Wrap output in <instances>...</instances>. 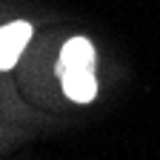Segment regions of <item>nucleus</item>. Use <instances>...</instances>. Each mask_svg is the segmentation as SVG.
Here are the masks:
<instances>
[{
    "mask_svg": "<svg viewBox=\"0 0 160 160\" xmlns=\"http://www.w3.org/2000/svg\"><path fill=\"white\" fill-rule=\"evenodd\" d=\"M29 37H32V26L26 20H12V23L0 26V72H6L17 63Z\"/></svg>",
    "mask_w": 160,
    "mask_h": 160,
    "instance_id": "f257e3e1",
    "label": "nucleus"
},
{
    "mask_svg": "<svg viewBox=\"0 0 160 160\" xmlns=\"http://www.w3.org/2000/svg\"><path fill=\"white\" fill-rule=\"evenodd\" d=\"M60 83H63V94L74 103H89L97 94V80L92 69H77V72H66L60 74Z\"/></svg>",
    "mask_w": 160,
    "mask_h": 160,
    "instance_id": "7ed1b4c3",
    "label": "nucleus"
},
{
    "mask_svg": "<svg viewBox=\"0 0 160 160\" xmlns=\"http://www.w3.org/2000/svg\"><path fill=\"white\" fill-rule=\"evenodd\" d=\"M94 66V46L86 37H72L66 40V46L60 49V63H57V77L66 72L77 69H92Z\"/></svg>",
    "mask_w": 160,
    "mask_h": 160,
    "instance_id": "f03ea898",
    "label": "nucleus"
}]
</instances>
